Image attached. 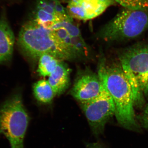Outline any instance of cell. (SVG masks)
<instances>
[{
    "label": "cell",
    "instance_id": "277c9868",
    "mask_svg": "<svg viewBox=\"0 0 148 148\" xmlns=\"http://www.w3.org/2000/svg\"><path fill=\"white\" fill-rule=\"evenodd\" d=\"M119 64L132 87L134 106L141 108L144 103V84L148 75V45H135L122 51Z\"/></svg>",
    "mask_w": 148,
    "mask_h": 148
},
{
    "label": "cell",
    "instance_id": "2e32d148",
    "mask_svg": "<svg viewBox=\"0 0 148 148\" xmlns=\"http://www.w3.org/2000/svg\"><path fill=\"white\" fill-rule=\"evenodd\" d=\"M86 148H106L99 143H89L86 145Z\"/></svg>",
    "mask_w": 148,
    "mask_h": 148
},
{
    "label": "cell",
    "instance_id": "52a82bcc",
    "mask_svg": "<svg viewBox=\"0 0 148 148\" xmlns=\"http://www.w3.org/2000/svg\"><path fill=\"white\" fill-rule=\"evenodd\" d=\"M71 19L58 0H37L33 19L44 28L51 30L56 24Z\"/></svg>",
    "mask_w": 148,
    "mask_h": 148
},
{
    "label": "cell",
    "instance_id": "4fadbf2b",
    "mask_svg": "<svg viewBox=\"0 0 148 148\" xmlns=\"http://www.w3.org/2000/svg\"><path fill=\"white\" fill-rule=\"evenodd\" d=\"M60 61L50 54H43L39 58L37 72L41 76H49L54 71Z\"/></svg>",
    "mask_w": 148,
    "mask_h": 148
},
{
    "label": "cell",
    "instance_id": "e0dca14e",
    "mask_svg": "<svg viewBox=\"0 0 148 148\" xmlns=\"http://www.w3.org/2000/svg\"><path fill=\"white\" fill-rule=\"evenodd\" d=\"M143 95L148 98V75L145 81L143 89Z\"/></svg>",
    "mask_w": 148,
    "mask_h": 148
},
{
    "label": "cell",
    "instance_id": "5b68a950",
    "mask_svg": "<svg viewBox=\"0 0 148 148\" xmlns=\"http://www.w3.org/2000/svg\"><path fill=\"white\" fill-rule=\"evenodd\" d=\"M29 121L20 95H13L0 107V135L8 140L11 148H24Z\"/></svg>",
    "mask_w": 148,
    "mask_h": 148
},
{
    "label": "cell",
    "instance_id": "7a4b0ae2",
    "mask_svg": "<svg viewBox=\"0 0 148 148\" xmlns=\"http://www.w3.org/2000/svg\"><path fill=\"white\" fill-rule=\"evenodd\" d=\"M18 42L23 52L34 59H39L44 54H50L61 61L77 57L51 30L44 28L34 19L27 21L21 27Z\"/></svg>",
    "mask_w": 148,
    "mask_h": 148
},
{
    "label": "cell",
    "instance_id": "8992f818",
    "mask_svg": "<svg viewBox=\"0 0 148 148\" xmlns=\"http://www.w3.org/2000/svg\"><path fill=\"white\" fill-rule=\"evenodd\" d=\"M100 79L102 86L99 94L91 100L80 103L92 133L97 137L104 132L106 123L115 115V112L112 98Z\"/></svg>",
    "mask_w": 148,
    "mask_h": 148
},
{
    "label": "cell",
    "instance_id": "5bb4252c",
    "mask_svg": "<svg viewBox=\"0 0 148 148\" xmlns=\"http://www.w3.org/2000/svg\"><path fill=\"white\" fill-rule=\"evenodd\" d=\"M123 8L142 9L148 12V0H116Z\"/></svg>",
    "mask_w": 148,
    "mask_h": 148
},
{
    "label": "cell",
    "instance_id": "6da1fadb",
    "mask_svg": "<svg viewBox=\"0 0 148 148\" xmlns=\"http://www.w3.org/2000/svg\"><path fill=\"white\" fill-rule=\"evenodd\" d=\"M98 75L113 100L118 123L127 130L141 132L142 127L135 119L132 87L119 64L107 65L102 61Z\"/></svg>",
    "mask_w": 148,
    "mask_h": 148
},
{
    "label": "cell",
    "instance_id": "9a60e30c",
    "mask_svg": "<svg viewBox=\"0 0 148 148\" xmlns=\"http://www.w3.org/2000/svg\"><path fill=\"white\" fill-rule=\"evenodd\" d=\"M136 119L141 127L148 131V104L143 112L137 117Z\"/></svg>",
    "mask_w": 148,
    "mask_h": 148
},
{
    "label": "cell",
    "instance_id": "3957f363",
    "mask_svg": "<svg viewBox=\"0 0 148 148\" xmlns=\"http://www.w3.org/2000/svg\"><path fill=\"white\" fill-rule=\"evenodd\" d=\"M148 30V12L123 8L102 27L98 37L106 41H119L135 38Z\"/></svg>",
    "mask_w": 148,
    "mask_h": 148
},
{
    "label": "cell",
    "instance_id": "9c48e42d",
    "mask_svg": "<svg viewBox=\"0 0 148 148\" xmlns=\"http://www.w3.org/2000/svg\"><path fill=\"white\" fill-rule=\"evenodd\" d=\"M101 80L97 74L90 72L82 74L78 77L72 88V95L81 102L95 98L101 92Z\"/></svg>",
    "mask_w": 148,
    "mask_h": 148
},
{
    "label": "cell",
    "instance_id": "7c38bea8",
    "mask_svg": "<svg viewBox=\"0 0 148 148\" xmlns=\"http://www.w3.org/2000/svg\"><path fill=\"white\" fill-rule=\"evenodd\" d=\"M33 90L36 99L44 104L51 103L56 96L52 87L46 80H41L36 82Z\"/></svg>",
    "mask_w": 148,
    "mask_h": 148
},
{
    "label": "cell",
    "instance_id": "30bf717a",
    "mask_svg": "<svg viewBox=\"0 0 148 148\" xmlns=\"http://www.w3.org/2000/svg\"><path fill=\"white\" fill-rule=\"evenodd\" d=\"M15 37L10 25L5 9L0 15V64L9 61L12 56Z\"/></svg>",
    "mask_w": 148,
    "mask_h": 148
},
{
    "label": "cell",
    "instance_id": "8fae6325",
    "mask_svg": "<svg viewBox=\"0 0 148 148\" xmlns=\"http://www.w3.org/2000/svg\"><path fill=\"white\" fill-rule=\"evenodd\" d=\"M71 70L66 64L60 61L56 69L49 76L48 81L55 95H60L69 87Z\"/></svg>",
    "mask_w": 148,
    "mask_h": 148
},
{
    "label": "cell",
    "instance_id": "ba28073f",
    "mask_svg": "<svg viewBox=\"0 0 148 148\" xmlns=\"http://www.w3.org/2000/svg\"><path fill=\"white\" fill-rule=\"evenodd\" d=\"M116 3V0H70L66 9L72 18L86 21L100 16Z\"/></svg>",
    "mask_w": 148,
    "mask_h": 148
}]
</instances>
